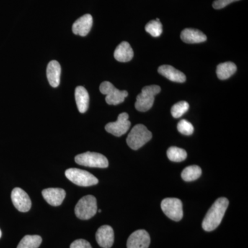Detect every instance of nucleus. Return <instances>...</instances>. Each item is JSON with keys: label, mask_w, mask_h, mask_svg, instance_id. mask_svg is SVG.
Returning <instances> with one entry per match:
<instances>
[{"label": "nucleus", "mask_w": 248, "mask_h": 248, "mask_svg": "<svg viewBox=\"0 0 248 248\" xmlns=\"http://www.w3.org/2000/svg\"><path fill=\"white\" fill-rule=\"evenodd\" d=\"M228 205L229 201L225 197H221L216 200L208 210L202 223V228L204 231L211 232L218 228L224 217Z\"/></svg>", "instance_id": "1"}, {"label": "nucleus", "mask_w": 248, "mask_h": 248, "mask_svg": "<svg viewBox=\"0 0 248 248\" xmlns=\"http://www.w3.org/2000/svg\"><path fill=\"white\" fill-rule=\"evenodd\" d=\"M153 135L150 130L142 124H138L132 129L127 138V144L131 149H140L151 140Z\"/></svg>", "instance_id": "2"}, {"label": "nucleus", "mask_w": 248, "mask_h": 248, "mask_svg": "<svg viewBox=\"0 0 248 248\" xmlns=\"http://www.w3.org/2000/svg\"><path fill=\"white\" fill-rule=\"evenodd\" d=\"M161 92V88L156 85L145 86L137 97L135 108L140 112H146L153 107L155 96Z\"/></svg>", "instance_id": "3"}, {"label": "nucleus", "mask_w": 248, "mask_h": 248, "mask_svg": "<svg viewBox=\"0 0 248 248\" xmlns=\"http://www.w3.org/2000/svg\"><path fill=\"white\" fill-rule=\"evenodd\" d=\"M97 212V200L93 195L82 197L77 203L75 213L81 220H89L96 215Z\"/></svg>", "instance_id": "4"}, {"label": "nucleus", "mask_w": 248, "mask_h": 248, "mask_svg": "<svg viewBox=\"0 0 248 248\" xmlns=\"http://www.w3.org/2000/svg\"><path fill=\"white\" fill-rule=\"evenodd\" d=\"M67 179H69L73 184L82 187H89L96 185L99 181L91 173L83 170L70 169L65 172Z\"/></svg>", "instance_id": "5"}, {"label": "nucleus", "mask_w": 248, "mask_h": 248, "mask_svg": "<svg viewBox=\"0 0 248 248\" xmlns=\"http://www.w3.org/2000/svg\"><path fill=\"white\" fill-rule=\"evenodd\" d=\"M75 160L77 164L86 167L105 169L108 166V161L105 156L92 152H86L82 154L77 155Z\"/></svg>", "instance_id": "6"}, {"label": "nucleus", "mask_w": 248, "mask_h": 248, "mask_svg": "<svg viewBox=\"0 0 248 248\" xmlns=\"http://www.w3.org/2000/svg\"><path fill=\"white\" fill-rule=\"evenodd\" d=\"M100 92L105 94L106 102L109 105H118L124 102L125 97L128 95L126 91H120L116 89L113 84L109 81H104L99 86Z\"/></svg>", "instance_id": "7"}, {"label": "nucleus", "mask_w": 248, "mask_h": 248, "mask_svg": "<svg viewBox=\"0 0 248 248\" xmlns=\"http://www.w3.org/2000/svg\"><path fill=\"white\" fill-rule=\"evenodd\" d=\"M161 209L170 219L174 221H179L184 216L182 201L177 198H166L161 202Z\"/></svg>", "instance_id": "8"}, {"label": "nucleus", "mask_w": 248, "mask_h": 248, "mask_svg": "<svg viewBox=\"0 0 248 248\" xmlns=\"http://www.w3.org/2000/svg\"><path fill=\"white\" fill-rule=\"evenodd\" d=\"M128 113L122 112L118 116V118L115 122H110L107 124L105 126L106 130L114 136H122L128 132L131 125V123L128 120Z\"/></svg>", "instance_id": "9"}, {"label": "nucleus", "mask_w": 248, "mask_h": 248, "mask_svg": "<svg viewBox=\"0 0 248 248\" xmlns=\"http://www.w3.org/2000/svg\"><path fill=\"white\" fill-rule=\"evenodd\" d=\"M11 200L17 210L22 213H27L31 208L30 197L25 191L19 187H16L11 193Z\"/></svg>", "instance_id": "10"}, {"label": "nucleus", "mask_w": 248, "mask_h": 248, "mask_svg": "<svg viewBox=\"0 0 248 248\" xmlns=\"http://www.w3.org/2000/svg\"><path fill=\"white\" fill-rule=\"evenodd\" d=\"M151 244V237L148 232L139 230L134 232L127 241V248H148Z\"/></svg>", "instance_id": "11"}, {"label": "nucleus", "mask_w": 248, "mask_h": 248, "mask_svg": "<svg viewBox=\"0 0 248 248\" xmlns=\"http://www.w3.org/2000/svg\"><path fill=\"white\" fill-rule=\"evenodd\" d=\"M115 235L113 229L110 226H102L97 230L96 240L99 246L103 248H110L113 245Z\"/></svg>", "instance_id": "12"}, {"label": "nucleus", "mask_w": 248, "mask_h": 248, "mask_svg": "<svg viewBox=\"0 0 248 248\" xmlns=\"http://www.w3.org/2000/svg\"><path fill=\"white\" fill-rule=\"evenodd\" d=\"M93 17L91 15L86 14L77 19L73 25V33L85 37L89 33L93 26Z\"/></svg>", "instance_id": "13"}, {"label": "nucleus", "mask_w": 248, "mask_h": 248, "mask_svg": "<svg viewBox=\"0 0 248 248\" xmlns=\"http://www.w3.org/2000/svg\"><path fill=\"white\" fill-rule=\"evenodd\" d=\"M42 196L50 205L59 206L64 200L66 192L62 188H48L42 191Z\"/></svg>", "instance_id": "14"}, {"label": "nucleus", "mask_w": 248, "mask_h": 248, "mask_svg": "<svg viewBox=\"0 0 248 248\" xmlns=\"http://www.w3.org/2000/svg\"><path fill=\"white\" fill-rule=\"evenodd\" d=\"M61 73V66L58 62L53 60L49 62L46 70L47 79L52 87H58L60 84Z\"/></svg>", "instance_id": "15"}, {"label": "nucleus", "mask_w": 248, "mask_h": 248, "mask_svg": "<svg viewBox=\"0 0 248 248\" xmlns=\"http://www.w3.org/2000/svg\"><path fill=\"white\" fill-rule=\"evenodd\" d=\"M159 73L174 82L184 83L186 80V77L182 72L176 69L170 65H163L158 68Z\"/></svg>", "instance_id": "16"}, {"label": "nucleus", "mask_w": 248, "mask_h": 248, "mask_svg": "<svg viewBox=\"0 0 248 248\" xmlns=\"http://www.w3.org/2000/svg\"><path fill=\"white\" fill-rule=\"evenodd\" d=\"M183 42L187 44H198L205 42L207 37L202 31L194 29H186L181 33Z\"/></svg>", "instance_id": "17"}, {"label": "nucleus", "mask_w": 248, "mask_h": 248, "mask_svg": "<svg viewBox=\"0 0 248 248\" xmlns=\"http://www.w3.org/2000/svg\"><path fill=\"white\" fill-rule=\"evenodd\" d=\"M134 52L130 44L123 42L116 48L114 57L117 61L128 62L133 58Z\"/></svg>", "instance_id": "18"}, {"label": "nucleus", "mask_w": 248, "mask_h": 248, "mask_svg": "<svg viewBox=\"0 0 248 248\" xmlns=\"http://www.w3.org/2000/svg\"><path fill=\"white\" fill-rule=\"evenodd\" d=\"M77 107L81 113H84L89 107V94L83 86H78L75 92Z\"/></svg>", "instance_id": "19"}, {"label": "nucleus", "mask_w": 248, "mask_h": 248, "mask_svg": "<svg viewBox=\"0 0 248 248\" xmlns=\"http://www.w3.org/2000/svg\"><path fill=\"white\" fill-rule=\"evenodd\" d=\"M236 70L237 68L233 62H227L220 63L217 68V77L221 80L228 79L236 73Z\"/></svg>", "instance_id": "20"}, {"label": "nucleus", "mask_w": 248, "mask_h": 248, "mask_svg": "<svg viewBox=\"0 0 248 248\" xmlns=\"http://www.w3.org/2000/svg\"><path fill=\"white\" fill-rule=\"evenodd\" d=\"M42 242V237L38 235H27L21 240L17 248H38Z\"/></svg>", "instance_id": "21"}, {"label": "nucleus", "mask_w": 248, "mask_h": 248, "mask_svg": "<svg viewBox=\"0 0 248 248\" xmlns=\"http://www.w3.org/2000/svg\"><path fill=\"white\" fill-rule=\"evenodd\" d=\"M202 173L200 166H190L183 170L182 177L185 182H193L201 177Z\"/></svg>", "instance_id": "22"}, {"label": "nucleus", "mask_w": 248, "mask_h": 248, "mask_svg": "<svg viewBox=\"0 0 248 248\" xmlns=\"http://www.w3.org/2000/svg\"><path fill=\"white\" fill-rule=\"evenodd\" d=\"M167 156L170 161L174 162H181L184 161L187 157V153L182 148L172 146L168 149Z\"/></svg>", "instance_id": "23"}, {"label": "nucleus", "mask_w": 248, "mask_h": 248, "mask_svg": "<svg viewBox=\"0 0 248 248\" xmlns=\"http://www.w3.org/2000/svg\"><path fill=\"white\" fill-rule=\"evenodd\" d=\"M145 30L154 37H159L162 34L163 27L159 19L150 21L145 27Z\"/></svg>", "instance_id": "24"}, {"label": "nucleus", "mask_w": 248, "mask_h": 248, "mask_svg": "<svg viewBox=\"0 0 248 248\" xmlns=\"http://www.w3.org/2000/svg\"><path fill=\"white\" fill-rule=\"evenodd\" d=\"M189 104L185 101H182L174 104L171 108V114L174 118H179L188 110Z\"/></svg>", "instance_id": "25"}, {"label": "nucleus", "mask_w": 248, "mask_h": 248, "mask_svg": "<svg viewBox=\"0 0 248 248\" xmlns=\"http://www.w3.org/2000/svg\"><path fill=\"white\" fill-rule=\"evenodd\" d=\"M177 129L179 133L183 135L189 136L194 133V127L192 124L185 120H181L178 123Z\"/></svg>", "instance_id": "26"}, {"label": "nucleus", "mask_w": 248, "mask_h": 248, "mask_svg": "<svg viewBox=\"0 0 248 248\" xmlns=\"http://www.w3.org/2000/svg\"><path fill=\"white\" fill-rule=\"evenodd\" d=\"M239 1V0H215L213 4V6L215 9H221L226 7L228 5L234 1Z\"/></svg>", "instance_id": "27"}, {"label": "nucleus", "mask_w": 248, "mask_h": 248, "mask_svg": "<svg viewBox=\"0 0 248 248\" xmlns=\"http://www.w3.org/2000/svg\"><path fill=\"white\" fill-rule=\"evenodd\" d=\"M70 248H93L89 241L84 239H78L73 241Z\"/></svg>", "instance_id": "28"}, {"label": "nucleus", "mask_w": 248, "mask_h": 248, "mask_svg": "<svg viewBox=\"0 0 248 248\" xmlns=\"http://www.w3.org/2000/svg\"><path fill=\"white\" fill-rule=\"evenodd\" d=\"M1 230H0V238H1Z\"/></svg>", "instance_id": "29"}]
</instances>
